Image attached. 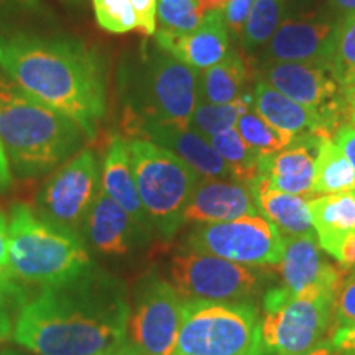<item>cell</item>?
<instances>
[{
    "instance_id": "29",
    "label": "cell",
    "mask_w": 355,
    "mask_h": 355,
    "mask_svg": "<svg viewBox=\"0 0 355 355\" xmlns=\"http://www.w3.org/2000/svg\"><path fill=\"white\" fill-rule=\"evenodd\" d=\"M248 104H250L248 96L239 97L237 101L229 104H211V102L199 101L191 117L189 127L209 140L217 133L234 128L241 115L248 110Z\"/></svg>"
},
{
    "instance_id": "44",
    "label": "cell",
    "mask_w": 355,
    "mask_h": 355,
    "mask_svg": "<svg viewBox=\"0 0 355 355\" xmlns=\"http://www.w3.org/2000/svg\"><path fill=\"white\" fill-rule=\"evenodd\" d=\"M229 2L230 0H199V10H201L202 17H204L207 12L224 10V8L227 7Z\"/></svg>"
},
{
    "instance_id": "13",
    "label": "cell",
    "mask_w": 355,
    "mask_h": 355,
    "mask_svg": "<svg viewBox=\"0 0 355 355\" xmlns=\"http://www.w3.org/2000/svg\"><path fill=\"white\" fill-rule=\"evenodd\" d=\"M285 252L277 265L279 285L266 291L263 308L285 303L300 295L339 293L345 270L340 265L327 263L316 242V234L283 235Z\"/></svg>"
},
{
    "instance_id": "24",
    "label": "cell",
    "mask_w": 355,
    "mask_h": 355,
    "mask_svg": "<svg viewBox=\"0 0 355 355\" xmlns=\"http://www.w3.org/2000/svg\"><path fill=\"white\" fill-rule=\"evenodd\" d=\"M250 188L254 193L257 209L266 219L272 220L283 235L316 234L308 201H304L303 196L270 188L259 176L250 184Z\"/></svg>"
},
{
    "instance_id": "14",
    "label": "cell",
    "mask_w": 355,
    "mask_h": 355,
    "mask_svg": "<svg viewBox=\"0 0 355 355\" xmlns=\"http://www.w3.org/2000/svg\"><path fill=\"white\" fill-rule=\"evenodd\" d=\"M261 79L282 94L321 115L332 130H337L340 119L349 115L347 92L337 84L327 66L266 63Z\"/></svg>"
},
{
    "instance_id": "15",
    "label": "cell",
    "mask_w": 355,
    "mask_h": 355,
    "mask_svg": "<svg viewBox=\"0 0 355 355\" xmlns=\"http://www.w3.org/2000/svg\"><path fill=\"white\" fill-rule=\"evenodd\" d=\"M321 139L324 137L313 133L296 135L286 148L261 155L259 178L273 189L313 198L314 171Z\"/></svg>"
},
{
    "instance_id": "4",
    "label": "cell",
    "mask_w": 355,
    "mask_h": 355,
    "mask_svg": "<svg viewBox=\"0 0 355 355\" xmlns=\"http://www.w3.org/2000/svg\"><path fill=\"white\" fill-rule=\"evenodd\" d=\"M92 265L86 245L71 230L15 204L8 220V270L15 278L50 286L78 277Z\"/></svg>"
},
{
    "instance_id": "33",
    "label": "cell",
    "mask_w": 355,
    "mask_h": 355,
    "mask_svg": "<svg viewBox=\"0 0 355 355\" xmlns=\"http://www.w3.org/2000/svg\"><path fill=\"white\" fill-rule=\"evenodd\" d=\"M157 15L163 28L189 32L201 24L199 0H158Z\"/></svg>"
},
{
    "instance_id": "47",
    "label": "cell",
    "mask_w": 355,
    "mask_h": 355,
    "mask_svg": "<svg viewBox=\"0 0 355 355\" xmlns=\"http://www.w3.org/2000/svg\"><path fill=\"white\" fill-rule=\"evenodd\" d=\"M347 92V101H349V117L350 121H355V87L345 89Z\"/></svg>"
},
{
    "instance_id": "8",
    "label": "cell",
    "mask_w": 355,
    "mask_h": 355,
    "mask_svg": "<svg viewBox=\"0 0 355 355\" xmlns=\"http://www.w3.org/2000/svg\"><path fill=\"white\" fill-rule=\"evenodd\" d=\"M171 279L184 301L202 303H247L260 285L255 270L188 247L173 257Z\"/></svg>"
},
{
    "instance_id": "48",
    "label": "cell",
    "mask_w": 355,
    "mask_h": 355,
    "mask_svg": "<svg viewBox=\"0 0 355 355\" xmlns=\"http://www.w3.org/2000/svg\"><path fill=\"white\" fill-rule=\"evenodd\" d=\"M33 2V0H0V8L8 7V6H15V3H21V6H26V3Z\"/></svg>"
},
{
    "instance_id": "11",
    "label": "cell",
    "mask_w": 355,
    "mask_h": 355,
    "mask_svg": "<svg viewBox=\"0 0 355 355\" xmlns=\"http://www.w3.org/2000/svg\"><path fill=\"white\" fill-rule=\"evenodd\" d=\"M186 301L159 277H148L137 291L127 332L132 345L146 355H171L183 321Z\"/></svg>"
},
{
    "instance_id": "28",
    "label": "cell",
    "mask_w": 355,
    "mask_h": 355,
    "mask_svg": "<svg viewBox=\"0 0 355 355\" xmlns=\"http://www.w3.org/2000/svg\"><path fill=\"white\" fill-rule=\"evenodd\" d=\"M329 69L340 87H355V13L337 20L334 38H332Z\"/></svg>"
},
{
    "instance_id": "3",
    "label": "cell",
    "mask_w": 355,
    "mask_h": 355,
    "mask_svg": "<svg viewBox=\"0 0 355 355\" xmlns=\"http://www.w3.org/2000/svg\"><path fill=\"white\" fill-rule=\"evenodd\" d=\"M79 125L25 92L0 69V144L20 176H38L81 146Z\"/></svg>"
},
{
    "instance_id": "52",
    "label": "cell",
    "mask_w": 355,
    "mask_h": 355,
    "mask_svg": "<svg viewBox=\"0 0 355 355\" xmlns=\"http://www.w3.org/2000/svg\"><path fill=\"white\" fill-rule=\"evenodd\" d=\"M354 273H355V268H354Z\"/></svg>"
},
{
    "instance_id": "18",
    "label": "cell",
    "mask_w": 355,
    "mask_h": 355,
    "mask_svg": "<svg viewBox=\"0 0 355 355\" xmlns=\"http://www.w3.org/2000/svg\"><path fill=\"white\" fill-rule=\"evenodd\" d=\"M336 24L329 20H288L266 46V63H309L329 68Z\"/></svg>"
},
{
    "instance_id": "5",
    "label": "cell",
    "mask_w": 355,
    "mask_h": 355,
    "mask_svg": "<svg viewBox=\"0 0 355 355\" xmlns=\"http://www.w3.org/2000/svg\"><path fill=\"white\" fill-rule=\"evenodd\" d=\"M128 152L146 216L165 237H173L183 224V212L201 176L170 150L150 140H128Z\"/></svg>"
},
{
    "instance_id": "16",
    "label": "cell",
    "mask_w": 355,
    "mask_h": 355,
    "mask_svg": "<svg viewBox=\"0 0 355 355\" xmlns=\"http://www.w3.org/2000/svg\"><path fill=\"white\" fill-rule=\"evenodd\" d=\"M157 46L194 69H207L229 53V28L222 10L207 12L201 24L189 32L162 28Z\"/></svg>"
},
{
    "instance_id": "38",
    "label": "cell",
    "mask_w": 355,
    "mask_h": 355,
    "mask_svg": "<svg viewBox=\"0 0 355 355\" xmlns=\"http://www.w3.org/2000/svg\"><path fill=\"white\" fill-rule=\"evenodd\" d=\"M334 141L336 145L345 153V157L349 158L350 165H352L355 171V125L354 123H343L340 127H337Z\"/></svg>"
},
{
    "instance_id": "36",
    "label": "cell",
    "mask_w": 355,
    "mask_h": 355,
    "mask_svg": "<svg viewBox=\"0 0 355 355\" xmlns=\"http://www.w3.org/2000/svg\"><path fill=\"white\" fill-rule=\"evenodd\" d=\"M254 3L255 0H230L227 7L222 10L229 32L241 37L243 25H245L248 13H250L252 7H254Z\"/></svg>"
},
{
    "instance_id": "39",
    "label": "cell",
    "mask_w": 355,
    "mask_h": 355,
    "mask_svg": "<svg viewBox=\"0 0 355 355\" xmlns=\"http://www.w3.org/2000/svg\"><path fill=\"white\" fill-rule=\"evenodd\" d=\"M331 344L336 352L343 355H355V324L336 329Z\"/></svg>"
},
{
    "instance_id": "26",
    "label": "cell",
    "mask_w": 355,
    "mask_h": 355,
    "mask_svg": "<svg viewBox=\"0 0 355 355\" xmlns=\"http://www.w3.org/2000/svg\"><path fill=\"white\" fill-rule=\"evenodd\" d=\"M355 189V171L349 158L336 141L331 139H321L316 157V171H314V196L345 193Z\"/></svg>"
},
{
    "instance_id": "12",
    "label": "cell",
    "mask_w": 355,
    "mask_h": 355,
    "mask_svg": "<svg viewBox=\"0 0 355 355\" xmlns=\"http://www.w3.org/2000/svg\"><path fill=\"white\" fill-rule=\"evenodd\" d=\"M99 166L92 150H81L46 181L38 196L42 219L76 234L99 191Z\"/></svg>"
},
{
    "instance_id": "50",
    "label": "cell",
    "mask_w": 355,
    "mask_h": 355,
    "mask_svg": "<svg viewBox=\"0 0 355 355\" xmlns=\"http://www.w3.org/2000/svg\"><path fill=\"white\" fill-rule=\"evenodd\" d=\"M69 2H74V3H79V2H83V0H69Z\"/></svg>"
},
{
    "instance_id": "19",
    "label": "cell",
    "mask_w": 355,
    "mask_h": 355,
    "mask_svg": "<svg viewBox=\"0 0 355 355\" xmlns=\"http://www.w3.org/2000/svg\"><path fill=\"white\" fill-rule=\"evenodd\" d=\"M81 229L91 247L104 255H125L150 235L102 188L97 191Z\"/></svg>"
},
{
    "instance_id": "45",
    "label": "cell",
    "mask_w": 355,
    "mask_h": 355,
    "mask_svg": "<svg viewBox=\"0 0 355 355\" xmlns=\"http://www.w3.org/2000/svg\"><path fill=\"white\" fill-rule=\"evenodd\" d=\"M332 354H334V349H332L331 343H319L314 345V347L306 350V352L295 354V355H332Z\"/></svg>"
},
{
    "instance_id": "40",
    "label": "cell",
    "mask_w": 355,
    "mask_h": 355,
    "mask_svg": "<svg viewBox=\"0 0 355 355\" xmlns=\"http://www.w3.org/2000/svg\"><path fill=\"white\" fill-rule=\"evenodd\" d=\"M334 259L339 261V265L343 266L344 270L355 268V235L345 239V241L340 243Z\"/></svg>"
},
{
    "instance_id": "46",
    "label": "cell",
    "mask_w": 355,
    "mask_h": 355,
    "mask_svg": "<svg viewBox=\"0 0 355 355\" xmlns=\"http://www.w3.org/2000/svg\"><path fill=\"white\" fill-rule=\"evenodd\" d=\"M110 355H146L144 352H140L139 349L133 347V345H128V344H123L122 347H119L115 352H112Z\"/></svg>"
},
{
    "instance_id": "17",
    "label": "cell",
    "mask_w": 355,
    "mask_h": 355,
    "mask_svg": "<svg viewBox=\"0 0 355 355\" xmlns=\"http://www.w3.org/2000/svg\"><path fill=\"white\" fill-rule=\"evenodd\" d=\"M127 127L130 128L128 132L141 133L146 137L145 140L170 150L171 153L188 163L199 176L209 178V180L232 178L229 166L212 148L209 140L191 127H178L152 121L128 122Z\"/></svg>"
},
{
    "instance_id": "32",
    "label": "cell",
    "mask_w": 355,
    "mask_h": 355,
    "mask_svg": "<svg viewBox=\"0 0 355 355\" xmlns=\"http://www.w3.org/2000/svg\"><path fill=\"white\" fill-rule=\"evenodd\" d=\"M26 303V295L10 270H0V340H6L15 331L17 319Z\"/></svg>"
},
{
    "instance_id": "25",
    "label": "cell",
    "mask_w": 355,
    "mask_h": 355,
    "mask_svg": "<svg viewBox=\"0 0 355 355\" xmlns=\"http://www.w3.org/2000/svg\"><path fill=\"white\" fill-rule=\"evenodd\" d=\"M248 71L237 51H229L219 63L204 69L199 79V101L229 104L237 101L245 86Z\"/></svg>"
},
{
    "instance_id": "34",
    "label": "cell",
    "mask_w": 355,
    "mask_h": 355,
    "mask_svg": "<svg viewBox=\"0 0 355 355\" xmlns=\"http://www.w3.org/2000/svg\"><path fill=\"white\" fill-rule=\"evenodd\" d=\"M97 24L110 33H127L137 28V13L130 0H92Z\"/></svg>"
},
{
    "instance_id": "2",
    "label": "cell",
    "mask_w": 355,
    "mask_h": 355,
    "mask_svg": "<svg viewBox=\"0 0 355 355\" xmlns=\"http://www.w3.org/2000/svg\"><path fill=\"white\" fill-rule=\"evenodd\" d=\"M0 69L94 140L107 107L104 58L74 38L0 33Z\"/></svg>"
},
{
    "instance_id": "23",
    "label": "cell",
    "mask_w": 355,
    "mask_h": 355,
    "mask_svg": "<svg viewBox=\"0 0 355 355\" xmlns=\"http://www.w3.org/2000/svg\"><path fill=\"white\" fill-rule=\"evenodd\" d=\"M308 207L319 245L336 257L340 243L355 235V189L313 198Z\"/></svg>"
},
{
    "instance_id": "30",
    "label": "cell",
    "mask_w": 355,
    "mask_h": 355,
    "mask_svg": "<svg viewBox=\"0 0 355 355\" xmlns=\"http://www.w3.org/2000/svg\"><path fill=\"white\" fill-rule=\"evenodd\" d=\"M235 130L248 146H252L260 155L279 152L286 148L295 139V135L273 127L261 115L250 109L241 115V119L235 123Z\"/></svg>"
},
{
    "instance_id": "10",
    "label": "cell",
    "mask_w": 355,
    "mask_h": 355,
    "mask_svg": "<svg viewBox=\"0 0 355 355\" xmlns=\"http://www.w3.org/2000/svg\"><path fill=\"white\" fill-rule=\"evenodd\" d=\"M337 293L300 295L265 309L261 344L265 354L295 355L319 344L334 316Z\"/></svg>"
},
{
    "instance_id": "31",
    "label": "cell",
    "mask_w": 355,
    "mask_h": 355,
    "mask_svg": "<svg viewBox=\"0 0 355 355\" xmlns=\"http://www.w3.org/2000/svg\"><path fill=\"white\" fill-rule=\"evenodd\" d=\"M283 12V0H255L241 35L243 46L254 50L268 43L282 25Z\"/></svg>"
},
{
    "instance_id": "20",
    "label": "cell",
    "mask_w": 355,
    "mask_h": 355,
    "mask_svg": "<svg viewBox=\"0 0 355 355\" xmlns=\"http://www.w3.org/2000/svg\"><path fill=\"white\" fill-rule=\"evenodd\" d=\"M259 214L254 193L248 184L239 181L204 180L199 181L188 206L183 222L189 224H216Z\"/></svg>"
},
{
    "instance_id": "9",
    "label": "cell",
    "mask_w": 355,
    "mask_h": 355,
    "mask_svg": "<svg viewBox=\"0 0 355 355\" xmlns=\"http://www.w3.org/2000/svg\"><path fill=\"white\" fill-rule=\"evenodd\" d=\"M186 247L243 266H270L283 259L285 237L272 220L254 214L201 224L188 235Z\"/></svg>"
},
{
    "instance_id": "53",
    "label": "cell",
    "mask_w": 355,
    "mask_h": 355,
    "mask_svg": "<svg viewBox=\"0 0 355 355\" xmlns=\"http://www.w3.org/2000/svg\"><path fill=\"white\" fill-rule=\"evenodd\" d=\"M340 355H343V354H340Z\"/></svg>"
},
{
    "instance_id": "49",
    "label": "cell",
    "mask_w": 355,
    "mask_h": 355,
    "mask_svg": "<svg viewBox=\"0 0 355 355\" xmlns=\"http://www.w3.org/2000/svg\"><path fill=\"white\" fill-rule=\"evenodd\" d=\"M0 355H28V354L19 352V350H13V349H7V350H3V352Z\"/></svg>"
},
{
    "instance_id": "42",
    "label": "cell",
    "mask_w": 355,
    "mask_h": 355,
    "mask_svg": "<svg viewBox=\"0 0 355 355\" xmlns=\"http://www.w3.org/2000/svg\"><path fill=\"white\" fill-rule=\"evenodd\" d=\"M12 183L10 165H8L7 155L3 152V146L0 144V191L7 189Z\"/></svg>"
},
{
    "instance_id": "7",
    "label": "cell",
    "mask_w": 355,
    "mask_h": 355,
    "mask_svg": "<svg viewBox=\"0 0 355 355\" xmlns=\"http://www.w3.org/2000/svg\"><path fill=\"white\" fill-rule=\"evenodd\" d=\"M198 69L181 63L157 46L144 61V69L130 92L128 122L152 121L189 127L199 104Z\"/></svg>"
},
{
    "instance_id": "21",
    "label": "cell",
    "mask_w": 355,
    "mask_h": 355,
    "mask_svg": "<svg viewBox=\"0 0 355 355\" xmlns=\"http://www.w3.org/2000/svg\"><path fill=\"white\" fill-rule=\"evenodd\" d=\"M252 105L266 122L295 137L313 133L329 139L331 132H334L321 115L282 94L263 79L257 83Z\"/></svg>"
},
{
    "instance_id": "41",
    "label": "cell",
    "mask_w": 355,
    "mask_h": 355,
    "mask_svg": "<svg viewBox=\"0 0 355 355\" xmlns=\"http://www.w3.org/2000/svg\"><path fill=\"white\" fill-rule=\"evenodd\" d=\"M0 270H8V222L0 211Z\"/></svg>"
},
{
    "instance_id": "37",
    "label": "cell",
    "mask_w": 355,
    "mask_h": 355,
    "mask_svg": "<svg viewBox=\"0 0 355 355\" xmlns=\"http://www.w3.org/2000/svg\"><path fill=\"white\" fill-rule=\"evenodd\" d=\"M137 13V28L144 35L157 33V6L158 0H130Z\"/></svg>"
},
{
    "instance_id": "27",
    "label": "cell",
    "mask_w": 355,
    "mask_h": 355,
    "mask_svg": "<svg viewBox=\"0 0 355 355\" xmlns=\"http://www.w3.org/2000/svg\"><path fill=\"white\" fill-rule=\"evenodd\" d=\"M209 144L229 166L230 175L239 183L250 186L259 176V162L261 155L248 146L234 128L211 137Z\"/></svg>"
},
{
    "instance_id": "51",
    "label": "cell",
    "mask_w": 355,
    "mask_h": 355,
    "mask_svg": "<svg viewBox=\"0 0 355 355\" xmlns=\"http://www.w3.org/2000/svg\"><path fill=\"white\" fill-rule=\"evenodd\" d=\"M352 123H354V125H355V121H352Z\"/></svg>"
},
{
    "instance_id": "35",
    "label": "cell",
    "mask_w": 355,
    "mask_h": 355,
    "mask_svg": "<svg viewBox=\"0 0 355 355\" xmlns=\"http://www.w3.org/2000/svg\"><path fill=\"white\" fill-rule=\"evenodd\" d=\"M336 329L355 324V273L340 286L334 306Z\"/></svg>"
},
{
    "instance_id": "22",
    "label": "cell",
    "mask_w": 355,
    "mask_h": 355,
    "mask_svg": "<svg viewBox=\"0 0 355 355\" xmlns=\"http://www.w3.org/2000/svg\"><path fill=\"white\" fill-rule=\"evenodd\" d=\"M101 188L114 199L119 206L123 207L141 229L150 232L152 222L144 209L137 189L135 176H133L128 141L121 135H114L109 141L104 165H102Z\"/></svg>"
},
{
    "instance_id": "6",
    "label": "cell",
    "mask_w": 355,
    "mask_h": 355,
    "mask_svg": "<svg viewBox=\"0 0 355 355\" xmlns=\"http://www.w3.org/2000/svg\"><path fill=\"white\" fill-rule=\"evenodd\" d=\"M171 355H265L255 306L186 301Z\"/></svg>"
},
{
    "instance_id": "1",
    "label": "cell",
    "mask_w": 355,
    "mask_h": 355,
    "mask_svg": "<svg viewBox=\"0 0 355 355\" xmlns=\"http://www.w3.org/2000/svg\"><path fill=\"white\" fill-rule=\"evenodd\" d=\"M128 316L122 283L91 265L26 301L13 337L38 355H110L125 344Z\"/></svg>"
},
{
    "instance_id": "43",
    "label": "cell",
    "mask_w": 355,
    "mask_h": 355,
    "mask_svg": "<svg viewBox=\"0 0 355 355\" xmlns=\"http://www.w3.org/2000/svg\"><path fill=\"white\" fill-rule=\"evenodd\" d=\"M327 2L340 17L355 13V0H327Z\"/></svg>"
}]
</instances>
